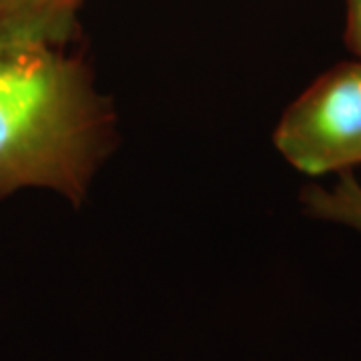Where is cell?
I'll return each instance as SVG.
<instances>
[{
	"label": "cell",
	"instance_id": "6da1fadb",
	"mask_svg": "<svg viewBox=\"0 0 361 361\" xmlns=\"http://www.w3.org/2000/svg\"><path fill=\"white\" fill-rule=\"evenodd\" d=\"M116 115L68 44L0 42V199L49 189L80 205L115 151Z\"/></svg>",
	"mask_w": 361,
	"mask_h": 361
},
{
	"label": "cell",
	"instance_id": "7a4b0ae2",
	"mask_svg": "<svg viewBox=\"0 0 361 361\" xmlns=\"http://www.w3.org/2000/svg\"><path fill=\"white\" fill-rule=\"evenodd\" d=\"M273 145L303 175L361 167V61L329 66L289 104Z\"/></svg>",
	"mask_w": 361,
	"mask_h": 361
},
{
	"label": "cell",
	"instance_id": "3957f363",
	"mask_svg": "<svg viewBox=\"0 0 361 361\" xmlns=\"http://www.w3.org/2000/svg\"><path fill=\"white\" fill-rule=\"evenodd\" d=\"M80 0H0V42L42 40L71 44Z\"/></svg>",
	"mask_w": 361,
	"mask_h": 361
},
{
	"label": "cell",
	"instance_id": "277c9868",
	"mask_svg": "<svg viewBox=\"0 0 361 361\" xmlns=\"http://www.w3.org/2000/svg\"><path fill=\"white\" fill-rule=\"evenodd\" d=\"M301 203L307 215L315 219L339 223L361 233V185L353 171L339 173V179L331 189L313 183L307 185L301 191Z\"/></svg>",
	"mask_w": 361,
	"mask_h": 361
},
{
	"label": "cell",
	"instance_id": "5b68a950",
	"mask_svg": "<svg viewBox=\"0 0 361 361\" xmlns=\"http://www.w3.org/2000/svg\"><path fill=\"white\" fill-rule=\"evenodd\" d=\"M345 44L361 61V0H345Z\"/></svg>",
	"mask_w": 361,
	"mask_h": 361
}]
</instances>
